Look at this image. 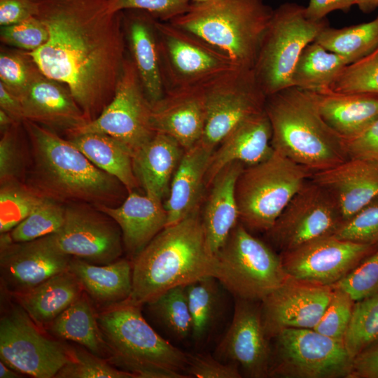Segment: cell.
<instances>
[{"label": "cell", "instance_id": "obj_30", "mask_svg": "<svg viewBox=\"0 0 378 378\" xmlns=\"http://www.w3.org/2000/svg\"><path fill=\"white\" fill-rule=\"evenodd\" d=\"M244 167L237 161L229 163L216 174L208 188L201 218L207 241L215 253L239 222L235 187Z\"/></svg>", "mask_w": 378, "mask_h": 378}, {"label": "cell", "instance_id": "obj_46", "mask_svg": "<svg viewBox=\"0 0 378 378\" xmlns=\"http://www.w3.org/2000/svg\"><path fill=\"white\" fill-rule=\"evenodd\" d=\"M333 236L353 242L378 244V197L343 222Z\"/></svg>", "mask_w": 378, "mask_h": 378}, {"label": "cell", "instance_id": "obj_52", "mask_svg": "<svg viewBox=\"0 0 378 378\" xmlns=\"http://www.w3.org/2000/svg\"><path fill=\"white\" fill-rule=\"evenodd\" d=\"M345 142L349 158L378 161V119L358 136Z\"/></svg>", "mask_w": 378, "mask_h": 378}, {"label": "cell", "instance_id": "obj_7", "mask_svg": "<svg viewBox=\"0 0 378 378\" xmlns=\"http://www.w3.org/2000/svg\"><path fill=\"white\" fill-rule=\"evenodd\" d=\"M312 174L276 150L244 167L235 187L239 222L250 231H268Z\"/></svg>", "mask_w": 378, "mask_h": 378}, {"label": "cell", "instance_id": "obj_16", "mask_svg": "<svg viewBox=\"0 0 378 378\" xmlns=\"http://www.w3.org/2000/svg\"><path fill=\"white\" fill-rule=\"evenodd\" d=\"M343 222L332 197L309 178L265 234L282 253L333 235Z\"/></svg>", "mask_w": 378, "mask_h": 378}, {"label": "cell", "instance_id": "obj_2", "mask_svg": "<svg viewBox=\"0 0 378 378\" xmlns=\"http://www.w3.org/2000/svg\"><path fill=\"white\" fill-rule=\"evenodd\" d=\"M31 167L24 182L43 197L66 204L117 206L124 186L94 165L69 139L26 120Z\"/></svg>", "mask_w": 378, "mask_h": 378}, {"label": "cell", "instance_id": "obj_11", "mask_svg": "<svg viewBox=\"0 0 378 378\" xmlns=\"http://www.w3.org/2000/svg\"><path fill=\"white\" fill-rule=\"evenodd\" d=\"M165 91L204 85L236 67L227 56L196 34L155 20Z\"/></svg>", "mask_w": 378, "mask_h": 378}, {"label": "cell", "instance_id": "obj_25", "mask_svg": "<svg viewBox=\"0 0 378 378\" xmlns=\"http://www.w3.org/2000/svg\"><path fill=\"white\" fill-rule=\"evenodd\" d=\"M127 194L120 205L95 206L118 225L132 261L167 225V214L162 201L135 191Z\"/></svg>", "mask_w": 378, "mask_h": 378}, {"label": "cell", "instance_id": "obj_45", "mask_svg": "<svg viewBox=\"0 0 378 378\" xmlns=\"http://www.w3.org/2000/svg\"><path fill=\"white\" fill-rule=\"evenodd\" d=\"M332 286L347 293L354 301L378 295V247Z\"/></svg>", "mask_w": 378, "mask_h": 378}, {"label": "cell", "instance_id": "obj_44", "mask_svg": "<svg viewBox=\"0 0 378 378\" xmlns=\"http://www.w3.org/2000/svg\"><path fill=\"white\" fill-rule=\"evenodd\" d=\"M333 288V294L326 308L312 329L343 342L356 301L342 289Z\"/></svg>", "mask_w": 378, "mask_h": 378}, {"label": "cell", "instance_id": "obj_29", "mask_svg": "<svg viewBox=\"0 0 378 378\" xmlns=\"http://www.w3.org/2000/svg\"><path fill=\"white\" fill-rule=\"evenodd\" d=\"M184 152L174 139L156 132L134 153V172L146 195L160 201L168 196Z\"/></svg>", "mask_w": 378, "mask_h": 378}, {"label": "cell", "instance_id": "obj_35", "mask_svg": "<svg viewBox=\"0 0 378 378\" xmlns=\"http://www.w3.org/2000/svg\"><path fill=\"white\" fill-rule=\"evenodd\" d=\"M347 65L344 57L314 41L302 51L293 69L292 85L311 92L330 89Z\"/></svg>", "mask_w": 378, "mask_h": 378}, {"label": "cell", "instance_id": "obj_36", "mask_svg": "<svg viewBox=\"0 0 378 378\" xmlns=\"http://www.w3.org/2000/svg\"><path fill=\"white\" fill-rule=\"evenodd\" d=\"M315 41L344 57L349 64H352L378 48V16L368 22L340 29L328 25L321 31Z\"/></svg>", "mask_w": 378, "mask_h": 378}, {"label": "cell", "instance_id": "obj_14", "mask_svg": "<svg viewBox=\"0 0 378 378\" xmlns=\"http://www.w3.org/2000/svg\"><path fill=\"white\" fill-rule=\"evenodd\" d=\"M152 104L146 97L136 66L126 59L114 94L93 120L69 133H103L123 143L134 153L156 133L151 120Z\"/></svg>", "mask_w": 378, "mask_h": 378}, {"label": "cell", "instance_id": "obj_5", "mask_svg": "<svg viewBox=\"0 0 378 378\" xmlns=\"http://www.w3.org/2000/svg\"><path fill=\"white\" fill-rule=\"evenodd\" d=\"M141 306L129 300L106 307L97 321L111 360L137 378H185L188 354L160 337Z\"/></svg>", "mask_w": 378, "mask_h": 378}, {"label": "cell", "instance_id": "obj_6", "mask_svg": "<svg viewBox=\"0 0 378 378\" xmlns=\"http://www.w3.org/2000/svg\"><path fill=\"white\" fill-rule=\"evenodd\" d=\"M273 10L263 0H209L191 4L170 22L208 42L234 66L253 69Z\"/></svg>", "mask_w": 378, "mask_h": 378}, {"label": "cell", "instance_id": "obj_48", "mask_svg": "<svg viewBox=\"0 0 378 378\" xmlns=\"http://www.w3.org/2000/svg\"><path fill=\"white\" fill-rule=\"evenodd\" d=\"M46 26L32 16L17 24L1 27V38L10 46L32 52L48 40Z\"/></svg>", "mask_w": 378, "mask_h": 378}, {"label": "cell", "instance_id": "obj_47", "mask_svg": "<svg viewBox=\"0 0 378 378\" xmlns=\"http://www.w3.org/2000/svg\"><path fill=\"white\" fill-rule=\"evenodd\" d=\"M190 4V0H110L109 8L113 13L140 10L158 20L170 22L185 13Z\"/></svg>", "mask_w": 378, "mask_h": 378}, {"label": "cell", "instance_id": "obj_17", "mask_svg": "<svg viewBox=\"0 0 378 378\" xmlns=\"http://www.w3.org/2000/svg\"><path fill=\"white\" fill-rule=\"evenodd\" d=\"M377 247L378 244L356 243L331 235L282 252L280 256L289 277L332 286Z\"/></svg>", "mask_w": 378, "mask_h": 378}, {"label": "cell", "instance_id": "obj_12", "mask_svg": "<svg viewBox=\"0 0 378 378\" xmlns=\"http://www.w3.org/2000/svg\"><path fill=\"white\" fill-rule=\"evenodd\" d=\"M18 304L1 317V360L21 374L52 378L73 358V349L51 340Z\"/></svg>", "mask_w": 378, "mask_h": 378}, {"label": "cell", "instance_id": "obj_50", "mask_svg": "<svg viewBox=\"0 0 378 378\" xmlns=\"http://www.w3.org/2000/svg\"><path fill=\"white\" fill-rule=\"evenodd\" d=\"M187 374L197 378H240L239 365L206 354H188Z\"/></svg>", "mask_w": 378, "mask_h": 378}, {"label": "cell", "instance_id": "obj_59", "mask_svg": "<svg viewBox=\"0 0 378 378\" xmlns=\"http://www.w3.org/2000/svg\"><path fill=\"white\" fill-rule=\"evenodd\" d=\"M15 120L5 111L1 108L0 110V127L1 132H4L9 130L10 125Z\"/></svg>", "mask_w": 378, "mask_h": 378}, {"label": "cell", "instance_id": "obj_34", "mask_svg": "<svg viewBox=\"0 0 378 378\" xmlns=\"http://www.w3.org/2000/svg\"><path fill=\"white\" fill-rule=\"evenodd\" d=\"M56 337L73 341L102 357L107 351L97 321V314L83 295L49 324Z\"/></svg>", "mask_w": 378, "mask_h": 378}, {"label": "cell", "instance_id": "obj_40", "mask_svg": "<svg viewBox=\"0 0 378 378\" xmlns=\"http://www.w3.org/2000/svg\"><path fill=\"white\" fill-rule=\"evenodd\" d=\"M148 304L155 317L176 338L183 340L191 335L192 318L186 286L172 288Z\"/></svg>", "mask_w": 378, "mask_h": 378}, {"label": "cell", "instance_id": "obj_53", "mask_svg": "<svg viewBox=\"0 0 378 378\" xmlns=\"http://www.w3.org/2000/svg\"><path fill=\"white\" fill-rule=\"evenodd\" d=\"M31 0H0V24L8 26L22 22L34 15Z\"/></svg>", "mask_w": 378, "mask_h": 378}, {"label": "cell", "instance_id": "obj_56", "mask_svg": "<svg viewBox=\"0 0 378 378\" xmlns=\"http://www.w3.org/2000/svg\"><path fill=\"white\" fill-rule=\"evenodd\" d=\"M0 106L15 121L23 120L22 108L19 98L2 82H0Z\"/></svg>", "mask_w": 378, "mask_h": 378}, {"label": "cell", "instance_id": "obj_28", "mask_svg": "<svg viewBox=\"0 0 378 378\" xmlns=\"http://www.w3.org/2000/svg\"><path fill=\"white\" fill-rule=\"evenodd\" d=\"M312 92L324 121L345 141L358 136L378 119V94L330 89Z\"/></svg>", "mask_w": 378, "mask_h": 378}, {"label": "cell", "instance_id": "obj_43", "mask_svg": "<svg viewBox=\"0 0 378 378\" xmlns=\"http://www.w3.org/2000/svg\"><path fill=\"white\" fill-rule=\"evenodd\" d=\"M136 378L129 371L118 370L92 352L73 349V358L55 375V378Z\"/></svg>", "mask_w": 378, "mask_h": 378}, {"label": "cell", "instance_id": "obj_18", "mask_svg": "<svg viewBox=\"0 0 378 378\" xmlns=\"http://www.w3.org/2000/svg\"><path fill=\"white\" fill-rule=\"evenodd\" d=\"M232 322L218 344L215 357L240 366L250 377L269 376L272 347L257 301L236 298Z\"/></svg>", "mask_w": 378, "mask_h": 378}, {"label": "cell", "instance_id": "obj_32", "mask_svg": "<svg viewBox=\"0 0 378 378\" xmlns=\"http://www.w3.org/2000/svg\"><path fill=\"white\" fill-rule=\"evenodd\" d=\"M83 290L77 278L67 270L13 295L36 323L49 325L82 295Z\"/></svg>", "mask_w": 378, "mask_h": 378}, {"label": "cell", "instance_id": "obj_41", "mask_svg": "<svg viewBox=\"0 0 378 378\" xmlns=\"http://www.w3.org/2000/svg\"><path fill=\"white\" fill-rule=\"evenodd\" d=\"M65 204L46 199L25 219L7 232L12 242L35 240L55 232L62 225Z\"/></svg>", "mask_w": 378, "mask_h": 378}, {"label": "cell", "instance_id": "obj_23", "mask_svg": "<svg viewBox=\"0 0 378 378\" xmlns=\"http://www.w3.org/2000/svg\"><path fill=\"white\" fill-rule=\"evenodd\" d=\"M42 74H33L26 89L17 96L23 120L65 130L69 134L88 122L69 91Z\"/></svg>", "mask_w": 378, "mask_h": 378}, {"label": "cell", "instance_id": "obj_37", "mask_svg": "<svg viewBox=\"0 0 378 378\" xmlns=\"http://www.w3.org/2000/svg\"><path fill=\"white\" fill-rule=\"evenodd\" d=\"M219 281L212 276L203 277L186 286L192 318L191 335L196 343L203 342L211 332L220 309Z\"/></svg>", "mask_w": 378, "mask_h": 378}, {"label": "cell", "instance_id": "obj_3", "mask_svg": "<svg viewBox=\"0 0 378 378\" xmlns=\"http://www.w3.org/2000/svg\"><path fill=\"white\" fill-rule=\"evenodd\" d=\"M128 299L142 306L167 290L203 277H215L216 254L207 241L200 211L166 226L132 260Z\"/></svg>", "mask_w": 378, "mask_h": 378}, {"label": "cell", "instance_id": "obj_31", "mask_svg": "<svg viewBox=\"0 0 378 378\" xmlns=\"http://www.w3.org/2000/svg\"><path fill=\"white\" fill-rule=\"evenodd\" d=\"M85 290L97 303L106 307L128 300L132 290V265L119 258L106 265H95L72 257L69 266Z\"/></svg>", "mask_w": 378, "mask_h": 378}, {"label": "cell", "instance_id": "obj_13", "mask_svg": "<svg viewBox=\"0 0 378 378\" xmlns=\"http://www.w3.org/2000/svg\"><path fill=\"white\" fill-rule=\"evenodd\" d=\"M267 95L253 69L234 67L205 85L206 122L200 141L214 150L244 120L265 110Z\"/></svg>", "mask_w": 378, "mask_h": 378}, {"label": "cell", "instance_id": "obj_42", "mask_svg": "<svg viewBox=\"0 0 378 378\" xmlns=\"http://www.w3.org/2000/svg\"><path fill=\"white\" fill-rule=\"evenodd\" d=\"M330 89L337 92L378 94V48L347 65Z\"/></svg>", "mask_w": 378, "mask_h": 378}, {"label": "cell", "instance_id": "obj_15", "mask_svg": "<svg viewBox=\"0 0 378 378\" xmlns=\"http://www.w3.org/2000/svg\"><path fill=\"white\" fill-rule=\"evenodd\" d=\"M46 237L62 253L95 265L118 260L124 248L121 230L116 222L87 203L65 204L62 227Z\"/></svg>", "mask_w": 378, "mask_h": 378}, {"label": "cell", "instance_id": "obj_58", "mask_svg": "<svg viewBox=\"0 0 378 378\" xmlns=\"http://www.w3.org/2000/svg\"><path fill=\"white\" fill-rule=\"evenodd\" d=\"M12 368L4 363L0 362V377L1 378H18L21 377L16 370H11Z\"/></svg>", "mask_w": 378, "mask_h": 378}, {"label": "cell", "instance_id": "obj_57", "mask_svg": "<svg viewBox=\"0 0 378 378\" xmlns=\"http://www.w3.org/2000/svg\"><path fill=\"white\" fill-rule=\"evenodd\" d=\"M356 5L364 13H370L378 7V0H356Z\"/></svg>", "mask_w": 378, "mask_h": 378}, {"label": "cell", "instance_id": "obj_55", "mask_svg": "<svg viewBox=\"0 0 378 378\" xmlns=\"http://www.w3.org/2000/svg\"><path fill=\"white\" fill-rule=\"evenodd\" d=\"M354 5L356 0H309L305 13L312 20H321L334 10L347 12Z\"/></svg>", "mask_w": 378, "mask_h": 378}, {"label": "cell", "instance_id": "obj_54", "mask_svg": "<svg viewBox=\"0 0 378 378\" xmlns=\"http://www.w3.org/2000/svg\"><path fill=\"white\" fill-rule=\"evenodd\" d=\"M348 378H378V342L353 358Z\"/></svg>", "mask_w": 378, "mask_h": 378}, {"label": "cell", "instance_id": "obj_39", "mask_svg": "<svg viewBox=\"0 0 378 378\" xmlns=\"http://www.w3.org/2000/svg\"><path fill=\"white\" fill-rule=\"evenodd\" d=\"M378 342V295L355 302L343 343L353 359Z\"/></svg>", "mask_w": 378, "mask_h": 378}, {"label": "cell", "instance_id": "obj_4", "mask_svg": "<svg viewBox=\"0 0 378 378\" xmlns=\"http://www.w3.org/2000/svg\"><path fill=\"white\" fill-rule=\"evenodd\" d=\"M272 146L312 173L349 158L345 141L323 119L312 92L290 86L267 96Z\"/></svg>", "mask_w": 378, "mask_h": 378}, {"label": "cell", "instance_id": "obj_27", "mask_svg": "<svg viewBox=\"0 0 378 378\" xmlns=\"http://www.w3.org/2000/svg\"><path fill=\"white\" fill-rule=\"evenodd\" d=\"M128 31L132 61L145 94L151 104L165 93L160 53L155 30L156 18L140 10L122 12Z\"/></svg>", "mask_w": 378, "mask_h": 378}, {"label": "cell", "instance_id": "obj_51", "mask_svg": "<svg viewBox=\"0 0 378 378\" xmlns=\"http://www.w3.org/2000/svg\"><path fill=\"white\" fill-rule=\"evenodd\" d=\"M32 76L33 74L20 57L11 54L1 53V82L16 96L26 89Z\"/></svg>", "mask_w": 378, "mask_h": 378}, {"label": "cell", "instance_id": "obj_19", "mask_svg": "<svg viewBox=\"0 0 378 378\" xmlns=\"http://www.w3.org/2000/svg\"><path fill=\"white\" fill-rule=\"evenodd\" d=\"M334 291L322 286L288 277L262 301L265 333L270 340L287 328H314Z\"/></svg>", "mask_w": 378, "mask_h": 378}, {"label": "cell", "instance_id": "obj_1", "mask_svg": "<svg viewBox=\"0 0 378 378\" xmlns=\"http://www.w3.org/2000/svg\"><path fill=\"white\" fill-rule=\"evenodd\" d=\"M31 1L48 38L28 56L93 120L111 100L126 59L122 12H111L110 0Z\"/></svg>", "mask_w": 378, "mask_h": 378}, {"label": "cell", "instance_id": "obj_8", "mask_svg": "<svg viewBox=\"0 0 378 378\" xmlns=\"http://www.w3.org/2000/svg\"><path fill=\"white\" fill-rule=\"evenodd\" d=\"M215 254V277L236 298L261 302L288 277L281 256L240 222Z\"/></svg>", "mask_w": 378, "mask_h": 378}, {"label": "cell", "instance_id": "obj_22", "mask_svg": "<svg viewBox=\"0 0 378 378\" xmlns=\"http://www.w3.org/2000/svg\"><path fill=\"white\" fill-rule=\"evenodd\" d=\"M310 179L328 192L345 221L378 197V161L349 158Z\"/></svg>", "mask_w": 378, "mask_h": 378}, {"label": "cell", "instance_id": "obj_60", "mask_svg": "<svg viewBox=\"0 0 378 378\" xmlns=\"http://www.w3.org/2000/svg\"><path fill=\"white\" fill-rule=\"evenodd\" d=\"M208 1L209 0H190L191 4H200V3H203Z\"/></svg>", "mask_w": 378, "mask_h": 378}, {"label": "cell", "instance_id": "obj_20", "mask_svg": "<svg viewBox=\"0 0 378 378\" xmlns=\"http://www.w3.org/2000/svg\"><path fill=\"white\" fill-rule=\"evenodd\" d=\"M71 258L59 251L46 236L30 241L1 244V281L13 295L24 293L69 270Z\"/></svg>", "mask_w": 378, "mask_h": 378}, {"label": "cell", "instance_id": "obj_38", "mask_svg": "<svg viewBox=\"0 0 378 378\" xmlns=\"http://www.w3.org/2000/svg\"><path fill=\"white\" fill-rule=\"evenodd\" d=\"M46 198L22 181L1 183L0 232H10L40 206Z\"/></svg>", "mask_w": 378, "mask_h": 378}, {"label": "cell", "instance_id": "obj_9", "mask_svg": "<svg viewBox=\"0 0 378 378\" xmlns=\"http://www.w3.org/2000/svg\"><path fill=\"white\" fill-rule=\"evenodd\" d=\"M328 25L326 18H308L305 7L296 3H284L273 10L253 68L267 96L293 86L292 74L302 51Z\"/></svg>", "mask_w": 378, "mask_h": 378}, {"label": "cell", "instance_id": "obj_24", "mask_svg": "<svg viewBox=\"0 0 378 378\" xmlns=\"http://www.w3.org/2000/svg\"><path fill=\"white\" fill-rule=\"evenodd\" d=\"M272 127L265 111L244 120L228 132L213 151L206 173L208 189L216 174L227 164L240 162L245 167L272 155Z\"/></svg>", "mask_w": 378, "mask_h": 378}, {"label": "cell", "instance_id": "obj_33", "mask_svg": "<svg viewBox=\"0 0 378 378\" xmlns=\"http://www.w3.org/2000/svg\"><path fill=\"white\" fill-rule=\"evenodd\" d=\"M94 165L116 178L127 193L139 186L133 169L134 153L120 140L103 133H85L69 139Z\"/></svg>", "mask_w": 378, "mask_h": 378}, {"label": "cell", "instance_id": "obj_10", "mask_svg": "<svg viewBox=\"0 0 378 378\" xmlns=\"http://www.w3.org/2000/svg\"><path fill=\"white\" fill-rule=\"evenodd\" d=\"M273 338L269 376L348 378L353 359L343 342L312 328H287Z\"/></svg>", "mask_w": 378, "mask_h": 378}, {"label": "cell", "instance_id": "obj_26", "mask_svg": "<svg viewBox=\"0 0 378 378\" xmlns=\"http://www.w3.org/2000/svg\"><path fill=\"white\" fill-rule=\"evenodd\" d=\"M214 150L200 141L185 150L172 178L169 195L163 203L167 214V225L200 211L207 189L206 173Z\"/></svg>", "mask_w": 378, "mask_h": 378}, {"label": "cell", "instance_id": "obj_21", "mask_svg": "<svg viewBox=\"0 0 378 378\" xmlns=\"http://www.w3.org/2000/svg\"><path fill=\"white\" fill-rule=\"evenodd\" d=\"M205 85L166 90L163 97L152 104L155 132L172 137L185 150L198 143L204 133Z\"/></svg>", "mask_w": 378, "mask_h": 378}, {"label": "cell", "instance_id": "obj_49", "mask_svg": "<svg viewBox=\"0 0 378 378\" xmlns=\"http://www.w3.org/2000/svg\"><path fill=\"white\" fill-rule=\"evenodd\" d=\"M0 141V183L21 181L24 174V160L22 148L14 134L4 132Z\"/></svg>", "mask_w": 378, "mask_h": 378}]
</instances>
